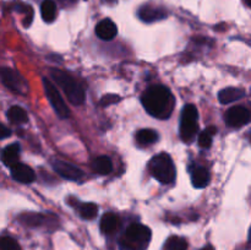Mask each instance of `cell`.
Here are the masks:
<instances>
[{"mask_svg":"<svg viewBox=\"0 0 251 250\" xmlns=\"http://www.w3.org/2000/svg\"><path fill=\"white\" fill-rule=\"evenodd\" d=\"M249 244H250V247H251V230H250V234H249Z\"/></svg>","mask_w":251,"mask_h":250,"instance_id":"cell-31","label":"cell"},{"mask_svg":"<svg viewBox=\"0 0 251 250\" xmlns=\"http://www.w3.org/2000/svg\"><path fill=\"white\" fill-rule=\"evenodd\" d=\"M43 86L47 98H48L49 103L51 104L53 109L55 110L56 114L60 118H63V119L68 118L70 112H69V108L68 105H66L64 98L61 97V95L59 93L58 88H56L47 77L43 78Z\"/></svg>","mask_w":251,"mask_h":250,"instance_id":"cell-7","label":"cell"},{"mask_svg":"<svg viewBox=\"0 0 251 250\" xmlns=\"http://www.w3.org/2000/svg\"><path fill=\"white\" fill-rule=\"evenodd\" d=\"M188 242L184 238L176 235L168 238L164 243V250H188Z\"/></svg>","mask_w":251,"mask_h":250,"instance_id":"cell-21","label":"cell"},{"mask_svg":"<svg viewBox=\"0 0 251 250\" xmlns=\"http://www.w3.org/2000/svg\"><path fill=\"white\" fill-rule=\"evenodd\" d=\"M56 4L53 0H43L41 4L42 19L46 22H53L56 17Z\"/></svg>","mask_w":251,"mask_h":250,"instance_id":"cell-17","label":"cell"},{"mask_svg":"<svg viewBox=\"0 0 251 250\" xmlns=\"http://www.w3.org/2000/svg\"><path fill=\"white\" fill-rule=\"evenodd\" d=\"M251 119V114L249 109L242 105H235L229 108L225 114V120L229 126L240 127L243 125L248 124Z\"/></svg>","mask_w":251,"mask_h":250,"instance_id":"cell-8","label":"cell"},{"mask_svg":"<svg viewBox=\"0 0 251 250\" xmlns=\"http://www.w3.org/2000/svg\"><path fill=\"white\" fill-rule=\"evenodd\" d=\"M201 250H213V249H212V247H210V245H207V247L202 248V249H201Z\"/></svg>","mask_w":251,"mask_h":250,"instance_id":"cell-29","label":"cell"},{"mask_svg":"<svg viewBox=\"0 0 251 250\" xmlns=\"http://www.w3.org/2000/svg\"><path fill=\"white\" fill-rule=\"evenodd\" d=\"M149 168L154 179L162 184H171L176 179V167H174L173 159L168 153L157 154L150 161Z\"/></svg>","mask_w":251,"mask_h":250,"instance_id":"cell-3","label":"cell"},{"mask_svg":"<svg viewBox=\"0 0 251 250\" xmlns=\"http://www.w3.org/2000/svg\"><path fill=\"white\" fill-rule=\"evenodd\" d=\"M63 4H70V2H75L76 0H60Z\"/></svg>","mask_w":251,"mask_h":250,"instance_id":"cell-28","label":"cell"},{"mask_svg":"<svg viewBox=\"0 0 251 250\" xmlns=\"http://www.w3.org/2000/svg\"><path fill=\"white\" fill-rule=\"evenodd\" d=\"M96 34L103 41H112L118 34V27L110 19H103L96 26Z\"/></svg>","mask_w":251,"mask_h":250,"instance_id":"cell-12","label":"cell"},{"mask_svg":"<svg viewBox=\"0 0 251 250\" xmlns=\"http://www.w3.org/2000/svg\"><path fill=\"white\" fill-rule=\"evenodd\" d=\"M11 176L16 181L24 184H29L36 180V174L33 169L24 163H16L14 167H11Z\"/></svg>","mask_w":251,"mask_h":250,"instance_id":"cell-11","label":"cell"},{"mask_svg":"<svg viewBox=\"0 0 251 250\" xmlns=\"http://www.w3.org/2000/svg\"><path fill=\"white\" fill-rule=\"evenodd\" d=\"M199 130V112L194 104H186L181 110L180 137L184 142H190Z\"/></svg>","mask_w":251,"mask_h":250,"instance_id":"cell-5","label":"cell"},{"mask_svg":"<svg viewBox=\"0 0 251 250\" xmlns=\"http://www.w3.org/2000/svg\"><path fill=\"white\" fill-rule=\"evenodd\" d=\"M244 2L248 5V6L251 7V0H244Z\"/></svg>","mask_w":251,"mask_h":250,"instance_id":"cell-30","label":"cell"},{"mask_svg":"<svg viewBox=\"0 0 251 250\" xmlns=\"http://www.w3.org/2000/svg\"><path fill=\"white\" fill-rule=\"evenodd\" d=\"M7 119L14 124H25V123L28 122V115L24 108L14 105L7 110Z\"/></svg>","mask_w":251,"mask_h":250,"instance_id":"cell-18","label":"cell"},{"mask_svg":"<svg viewBox=\"0 0 251 250\" xmlns=\"http://www.w3.org/2000/svg\"><path fill=\"white\" fill-rule=\"evenodd\" d=\"M119 225V220L117 216L112 212H107L102 216L100 218V230L105 234H110L114 232Z\"/></svg>","mask_w":251,"mask_h":250,"instance_id":"cell-16","label":"cell"},{"mask_svg":"<svg viewBox=\"0 0 251 250\" xmlns=\"http://www.w3.org/2000/svg\"><path fill=\"white\" fill-rule=\"evenodd\" d=\"M250 141H251V136H250Z\"/></svg>","mask_w":251,"mask_h":250,"instance_id":"cell-32","label":"cell"},{"mask_svg":"<svg viewBox=\"0 0 251 250\" xmlns=\"http://www.w3.org/2000/svg\"><path fill=\"white\" fill-rule=\"evenodd\" d=\"M151 239V229L140 223H132L127 227L122 240L123 247L130 250H144Z\"/></svg>","mask_w":251,"mask_h":250,"instance_id":"cell-4","label":"cell"},{"mask_svg":"<svg viewBox=\"0 0 251 250\" xmlns=\"http://www.w3.org/2000/svg\"><path fill=\"white\" fill-rule=\"evenodd\" d=\"M20 151H21V149H20V145L17 144V142L5 147V149L2 150V153H1L2 163H4L6 167H10V168L14 167L16 163H19Z\"/></svg>","mask_w":251,"mask_h":250,"instance_id":"cell-13","label":"cell"},{"mask_svg":"<svg viewBox=\"0 0 251 250\" xmlns=\"http://www.w3.org/2000/svg\"><path fill=\"white\" fill-rule=\"evenodd\" d=\"M51 167L59 175L68 180H80L83 176V172L78 167L61 159H53Z\"/></svg>","mask_w":251,"mask_h":250,"instance_id":"cell-9","label":"cell"},{"mask_svg":"<svg viewBox=\"0 0 251 250\" xmlns=\"http://www.w3.org/2000/svg\"><path fill=\"white\" fill-rule=\"evenodd\" d=\"M0 135H1V139H6V137H9L11 135V130L7 129L5 125H1L0 126Z\"/></svg>","mask_w":251,"mask_h":250,"instance_id":"cell-27","label":"cell"},{"mask_svg":"<svg viewBox=\"0 0 251 250\" xmlns=\"http://www.w3.org/2000/svg\"><path fill=\"white\" fill-rule=\"evenodd\" d=\"M77 210L80 212L81 217L85 218V220H92L97 216L98 206L93 202H85L81 203Z\"/></svg>","mask_w":251,"mask_h":250,"instance_id":"cell-22","label":"cell"},{"mask_svg":"<svg viewBox=\"0 0 251 250\" xmlns=\"http://www.w3.org/2000/svg\"><path fill=\"white\" fill-rule=\"evenodd\" d=\"M0 76H1L2 85L6 88H9L10 91L22 96H26L28 93L29 88L26 78L21 74L17 73L16 70H12V69L9 68H2Z\"/></svg>","mask_w":251,"mask_h":250,"instance_id":"cell-6","label":"cell"},{"mask_svg":"<svg viewBox=\"0 0 251 250\" xmlns=\"http://www.w3.org/2000/svg\"><path fill=\"white\" fill-rule=\"evenodd\" d=\"M136 140L140 145H151L158 140V134L152 129H142L137 131Z\"/></svg>","mask_w":251,"mask_h":250,"instance_id":"cell-20","label":"cell"},{"mask_svg":"<svg viewBox=\"0 0 251 250\" xmlns=\"http://www.w3.org/2000/svg\"><path fill=\"white\" fill-rule=\"evenodd\" d=\"M245 96V91L238 87H227L218 93V100L223 104H229Z\"/></svg>","mask_w":251,"mask_h":250,"instance_id":"cell-14","label":"cell"},{"mask_svg":"<svg viewBox=\"0 0 251 250\" xmlns=\"http://www.w3.org/2000/svg\"><path fill=\"white\" fill-rule=\"evenodd\" d=\"M217 132V129L215 127H210L207 130H203L200 135H199V145H200L202 149H210L211 145H212V135Z\"/></svg>","mask_w":251,"mask_h":250,"instance_id":"cell-23","label":"cell"},{"mask_svg":"<svg viewBox=\"0 0 251 250\" xmlns=\"http://www.w3.org/2000/svg\"><path fill=\"white\" fill-rule=\"evenodd\" d=\"M22 221L28 225H38L42 222V216L37 215V213H29V215H25L22 217Z\"/></svg>","mask_w":251,"mask_h":250,"instance_id":"cell-25","label":"cell"},{"mask_svg":"<svg viewBox=\"0 0 251 250\" xmlns=\"http://www.w3.org/2000/svg\"><path fill=\"white\" fill-rule=\"evenodd\" d=\"M0 248L1 250H21L19 243L11 237H2L0 240Z\"/></svg>","mask_w":251,"mask_h":250,"instance_id":"cell-24","label":"cell"},{"mask_svg":"<svg viewBox=\"0 0 251 250\" xmlns=\"http://www.w3.org/2000/svg\"><path fill=\"white\" fill-rule=\"evenodd\" d=\"M50 76L74 105H81L85 102V91L73 76L59 69H50Z\"/></svg>","mask_w":251,"mask_h":250,"instance_id":"cell-2","label":"cell"},{"mask_svg":"<svg viewBox=\"0 0 251 250\" xmlns=\"http://www.w3.org/2000/svg\"><path fill=\"white\" fill-rule=\"evenodd\" d=\"M168 12L166 9L161 6H154L151 4H145L137 11V16L141 21L147 22V24H152L154 21H159V20L166 19Z\"/></svg>","mask_w":251,"mask_h":250,"instance_id":"cell-10","label":"cell"},{"mask_svg":"<svg viewBox=\"0 0 251 250\" xmlns=\"http://www.w3.org/2000/svg\"><path fill=\"white\" fill-rule=\"evenodd\" d=\"M211 175L210 172L205 168H196L195 171L191 173V183L195 188L202 189L210 184Z\"/></svg>","mask_w":251,"mask_h":250,"instance_id":"cell-15","label":"cell"},{"mask_svg":"<svg viewBox=\"0 0 251 250\" xmlns=\"http://www.w3.org/2000/svg\"><path fill=\"white\" fill-rule=\"evenodd\" d=\"M120 100V97L118 95H104L100 98V105L103 107H107V105L113 104V103H117Z\"/></svg>","mask_w":251,"mask_h":250,"instance_id":"cell-26","label":"cell"},{"mask_svg":"<svg viewBox=\"0 0 251 250\" xmlns=\"http://www.w3.org/2000/svg\"><path fill=\"white\" fill-rule=\"evenodd\" d=\"M141 102L150 115L158 119L171 117L174 108V97L166 86L154 85L147 88L141 97Z\"/></svg>","mask_w":251,"mask_h":250,"instance_id":"cell-1","label":"cell"},{"mask_svg":"<svg viewBox=\"0 0 251 250\" xmlns=\"http://www.w3.org/2000/svg\"><path fill=\"white\" fill-rule=\"evenodd\" d=\"M93 169L100 174H109L113 171V164L109 157L100 156L93 161Z\"/></svg>","mask_w":251,"mask_h":250,"instance_id":"cell-19","label":"cell"}]
</instances>
